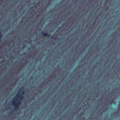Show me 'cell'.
Instances as JSON below:
<instances>
[{"mask_svg":"<svg viewBox=\"0 0 120 120\" xmlns=\"http://www.w3.org/2000/svg\"><path fill=\"white\" fill-rule=\"evenodd\" d=\"M25 96V89L24 88H21L20 91L18 92L16 96H15L13 100H12V105L15 108H18L21 104V101L23 100Z\"/></svg>","mask_w":120,"mask_h":120,"instance_id":"1","label":"cell"},{"mask_svg":"<svg viewBox=\"0 0 120 120\" xmlns=\"http://www.w3.org/2000/svg\"><path fill=\"white\" fill-rule=\"evenodd\" d=\"M1 38H2V35H1V34H0V41L1 39Z\"/></svg>","mask_w":120,"mask_h":120,"instance_id":"2","label":"cell"}]
</instances>
